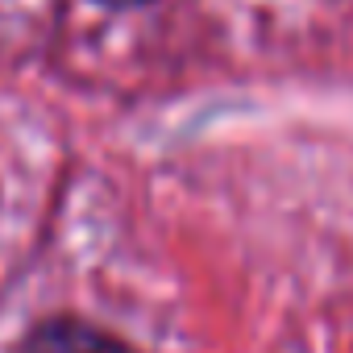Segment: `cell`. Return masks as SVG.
<instances>
[{
  "label": "cell",
  "mask_w": 353,
  "mask_h": 353,
  "mask_svg": "<svg viewBox=\"0 0 353 353\" xmlns=\"http://www.w3.org/2000/svg\"><path fill=\"white\" fill-rule=\"evenodd\" d=\"M100 5H108V9H133V5H145V0H100Z\"/></svg>",
  "instance_id": "obj_2"
},
{
  "label": "cell",
  "mask_w": 353,
  "mask_h": 353,
  "mask_svg": "<svg viewBox=\"0 0 353 353\" xmlns=\"http://www.w3.org/2000/svg\"><path fill=\"white\" fill-rule=\"evenodd\" d=\"M21 353H133L125 341L108 336L96 324L83 320H46L30 332Z\"/></svg>",
  "instance_id": "obj_1"
}]
</instances>
